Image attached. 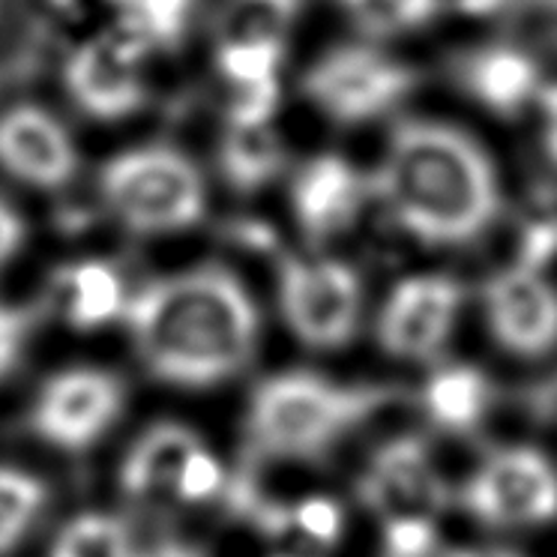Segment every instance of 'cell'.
<instances>
[{
  "instance_id": "obj_1",
  "label": "cell",
  "mask_w": 557,
  "mask_h": 557,
  "mask_svg": "<svg viewBox=\"0 0 557 557\" xmlns=\"http://www.w3.org/2000/svg\"><path fill=\"white\" fill-rule=\"evenodd\" d=\"M123 333L157 384L177 393H213L252 369L264 342V318L237 270L198 261L135 285Z\"/></svg>"
},
{
  "instance_id": "obj_2",
  "label": "cell",
  "mask_w": 557,
  "mask_h": 557,
  "mask_svg": "<svg viewBox=\"0 0 557 557\" xmlns=\"http://www.w3.org/2000/svg\"><path fill=\"white\" fill-rule=\"evenodd\" d=\"M372 201L429 249L471 246L500 213L495 159L471 133L441 121H401L369 174Z\"/></svg>"
},
{
  "instance_id": "obj_3",
  "label": "cell",
  "mask_w": 557,
  "mask_h": 557,
  "mask_svg": "<svg viewBox=\"0 0 557 557\" xmlns=\"http://www.w3.org/2000/svg\"><path fill=\"white\" fill-rule=\"evenodd\" d=\"M396 393L309 366L258 377L243 405V441L267 465H318L375 423Z\"/></svg>"
},
{
  "instance_id": "obj_4",
  "label": "cell",
  "mask_w": 557,
  "mask_h": 557,
  "mask_svg": "<svg viewBox=\"0 0 557 557\" xmlns=\"http://www.w3.org/2000/svg\"><path fill=\"white\" fill-rule=\"evenodd\" d=\"M106 216L138 240L189 234L207 219V177L186 150L145 141L111 153L97 174Z\"/></svg>"
},
{
  "instance_id": "obj_5",
  "label": "cell",
  "mask_w": 557,
  "mask_h": 557,
  "mask_svg": "<svg viewBox=\"0 0 557 557\" xmlns=\"http://www.w3.org/2000/svg\"><path fill=\"white\" fill-rule=\"evenodd\" d=\"M276 309L306 351H348L369 318L366 278L348 258L324 249L285 255L276 267Z\"/></svg>"
},
{
  "instance_id": "obj_6",
  "label": "cell",
  "mask_w": 557,
  "mask_h": 557,
  "mask_svg": "<svg viewBox=\"0 0 557 557\" xmlns=\"http://www.w3.org/2000/svg\"><path fill=\"white\" fill-rule=\"evenodd\" d=\"M456 509L488 536L548 531L557 524V459L524 441L485 449L456 483Z\"/></svg>"
},
{
  "instance_id": "obj_7",
  "label": "cell",
  "mask_w": 557,
  "mask_h": 557,
  "mask_svg": "<svg viewBox=\"0 0 557 557\" xmlns=\"http://www.w3.org/2000/svg\"><path fill=\"white\" fill-rule=\"evenodd\" d=\"M225 483V461L213 444L198 429L174 420L147 425L117 468L121 495L153 516L210 507Z\"/></svg>"
},
{
  "instance_id": "obj_8",
  "label": "cell",
  "mask_w": 557,
  "mask_h": 557,
  "mask_svg": "<svg viewBox=\"0 0 557 557\" xmlns=\"http://www.w3.org/2000/svg\"><path fill=\"white\" fill-rule=\"evenodd\" d=\"M129 387L114 369L73 363L54 369L27 401V429L34 441L61 456H85L102 447L123 423Z\"/></svg>"
},
{
  "instance_id": "obj_9",
  "label": "cell",
  "mask_w": 557,
  "mask_h": 557,
  "mask_svg": "<svg viewBox=\"0 0 557 557\" xmlns=\"http://www.w3.org/2000/svg\"><path fill=\"white\" fill-rule=\"evenodd\" d=\"M304 97L324 121L366 126L387 117L411 97L417 73L384 46L351 39L321 51L304 73Z\"/></svg>"
},
{
  "instance_id": "obj_10",
  "label": "cell",
  "mask_w": 557,
  "mask_h": 557,
  "mask_svg": "<svg viewBox=\"0 0 557 557\" xmlns=\"http://www.w3.org/2000/svg\"><path fill=\"white\" fill-rule=\"evenodd\" d=\"M465 309L468 292L449 273L423 270L396 278L372 315L377 351L417 369L437 363L453 348Z\"/></svg>"
},
{
  "instance_id": "obj_11",
  "label": "cell",
  "mask_w": 557,
  "mask_h": 557,
  "mask_svg": "<svg viewBox=\"0 0 557 557\" xmlns=\"http://www.w3.org/2000/svg\"><path fill=\"white\" fill-rule=\"evenodd\" d=\"M153 58L121 30L99 25L78 37L63 61V90L97 123H121L145 109Z\"/></svg>"
},
{
  "instance_id": "obj_12",
  "label": "cell",
  "mask_w": 557,
  "mask_h": 557,
  "mask_svg": "<svg viewBox=\"0 0 557 557\" xmlns=\"http://www.w3.org/2000/svg\"><path fill=\"white\" fill-rule=\"evenodd\" d=\"M360 495L381 524L441 521L456 509V483L441 468L432 441L420 432L393 437L369 456Z\"/></svg>"
},
{
  "instance_id": "obj_13",
  "label": "cell",
  "mask_w": 557,
  "mask_h": 557,
  "mask_svg": "<svg viewBox=\"0 0 557 557\" xmlns=\"http://www.w3.org/2000/svg\"><path fill=\"white\" fill-rule=\"evenodd\" d=\"M480 315L497 351L519 363L557 354V282L543 267L512 261L483 282Z\"/></svg>"
},
{
  "instance_id": "obj_14",
  "label": "cell",
  "mask_w": 557,
  "mask_h": 557,
  "mask_svg": "<svg viewBox=\"0 0 557 557\" xmlns=\"http://www.w3.org/2000/svg\"><path fill=\"white\" fill-rule=\"evenodd\" d=\"M82 171L73 129L39 102L0 111V174L34 193H61Z\"/></svg>"
},
{
  "instance_id": "obj_15",
  "label": "cell",
  "mask_w": 557,
  "mask_h": 557,
  "mask_svg": "<svg viewBox=\"0 0 557 557\" xmlns=\"http://www.w3.org/2000/svg\"><path fill=\"white\" fill-rule=\"evenodd\" d=\"M372 201L369 174L342 153H315L292 171L288 207L312 249H324L360 222Z\"/></svg>"
},
{
  "instance_id": "obj_16",
  "label": "cell",
  "mask_w": 557,
  "mask_h": 557,
  "mask_svg": "<svg viewBox=\"0 0 557 557\" xmlns=\"http://www.w3.org/2000/svg\"><path fill=\"white\" fill-rule=\"evenodd\" d=\"M417 408L432 435L471 437L495 413V377L480 363L447 354L444 360L423 369L417 387Z\"/></svg>"
},
{
  "instance_id": "obj_17",
  "label": "cell",
  "mask_w": 557,
  "mask_h": 557,
  "mask_svg": "<svg viewBox=\"0 0 557 557\" xmlns=\"http://www.w3.org/2000/svg\"><path fill=\"white\" fill-rule=\"evenodd\" d=\"M133 285L109 258H73L51 273V312L78 333L123 327Z\"/></svg>"
},
{
  "instance_id": "obj_18",
  "label": "cell",
  "mask_w": 557,
  "mask_h": 557,
  "mask_svg": "<svg viewBox=\"0 0 557 557\" xmlns=\"http://www.w3.org/2000/svg\"><path fill=\"white\" fill-rule=\"evenodd\" d=\"M306 0H219L213 54H261L288 63Z\"/></svg>"
},
{
  "instance_id": "obj_19",
  "label": "cell",
  "mask_w": 557,
  "mask_h": 557,
  "mask_svg": "<svg viewBox=\"0 0 557 557\" xmlns=\"http://www.w3.org/2000/svg\"><path fill=\"white\" fill-rule=\"evenodd\" d=\"M459 82L485 111L516 117L543 90V75L531 54L516 46H480L459 63Z\"/></svg>"
},
{
  "instance_id": "obj_20",
  "label": "cell",
  "mask_w": 557,
  "mask_h": 557,
  "mask_svg": "<svg viewBox=\"0 0 557 557\" xmlns=\"http://www.w3.org/2000/svg\"><path fill=\"white\" fill-rule=\"evenodd\" d=\"M201 0H106L102 25L121 30L157 61L181 51Z\"/></svg>"
},
{
  "instance_id": "obj_21",
  "label": "cell",
  "mask_w": 557,
  "mask_h": 557,
  "mask_svg": "<svg viewBox=\"0 0 557 557\" xmlns=\"http://www.w3.org/2000/svg\"><path fill=\"white\" fill-rule=\"evenodd\" d=\"M219 171L234 193L255 195L273 186L288 171V150L276 123L225 126L219 141Z\"/></svg>"
},
{
  "instance_id": "obj_22",
  "label": "cell",
  "mask_w": 557,
  "mask_h": 557,
  "mask_svg": "<svg viewBox=\"0 0 557 557\" xmlns=\"http://www.w3.org/2000/svg\"><path fill=\"white\" fill-rule=\"evenodd\" d=\"M141 540L133 521L111 509H82L51 533L46 557H138Z\"/></svg>"
},
{
  "instance_id": "obj_23",
  "label": "cell",
  "mask_w": 557,
  "mask_h": 557,
  "mask_svg": "<svg viewBox=\"0 0 557 557\" xmlns=\"http://www.w3.org/2000/svg\"><path fill=\"white\" fill-rule=\"evenodd\" d=\"M51 504L49 483L30 468L0 461V557L18 552L37 533Z\"/></svg>"
},
{
  "instance_id": "obj_24",
  "label": "cell",
  "mask_w": 557,
  "mask_h": 557,
  "mask_svg": "<svg viewBox=\"0 0 557 557\" xmlns=\"http://www.w3.org/2000/svg\"><path fill=\"white\" fill-rule=\"evenodd\" d=\"M342 18L369 42H393L432 25L444 0H333Z\"/></svg>"
},
{
  "instance_id": "obj_25",
  "label": "cell",
  "mask_w": 557,
  "mask_h": 557,
  "mask_svg": "<svg viewBox=\"0 0 557 557\" xmlns=\"http://www.w3.org/2000/svg\"><path fill=\"white\" fill-rule=\"evenodd\" d=\"M34 333H37V315L30 309L0 300V387L27 360Z\"/></svg>"
},
{
  "instance_id": "obj_26",
  "label": "cell",
  "mask_w": 557,
  "mask_h": 557,
  "mask_svg": "<svg viewBox=\"0 0 557 557\" xmlns=\"http://www.w3.org/2000/svg\"><path fill=\"white\" fill-rule=\"evenodd\" d=\"M27 219L18 207L0 195V278L7 276L13 264L27 249Z\"/></svg>"
},
{
  "instance_id": "obj_27",
  "label": "cell",
  "mask_w": 557,
  "mask_h": 557,
  "mask_svg": "<svg viewBox=\"0 0 557 557\" xmlns=\"http://www.w3.org/2000/svg\"><path fill=\"white\" fill-rule=\"evenodd\" d=\"M536 106H540V117H543L545 153L557 165V85H543Z\"/></svg>"
},
{
  "instance_id": "obj_28",
  "label": "cell",
  "mask_w": 557,
  "mask_h": 557,
  "mask_svg": "<svg viewBox=\"0 0 557 557\" xmlns=\"http://www.w3.org/2000/svg\"><path fill=\"white\" fill-rule=\"evenodd\" d=\"M138 557H210L201 545L186 543V540H157V543H141Z\"/></svg>"
},
{
  "instance_id": "obj_29",
  "label": "cell",
  "mask_w": 557,
  "mask_h": 557,
  "mask_svg": "<svg viewBox=\"0 0 557 557\" xmlns=\"http://www.w3.org/2000/svg\"><path fill=\"white\" fill-rule=\"evenodd\" d=\"M441 557H524L519 548H512L507 543H465V545H447Z\"/></svg>"
}]
</instances>
